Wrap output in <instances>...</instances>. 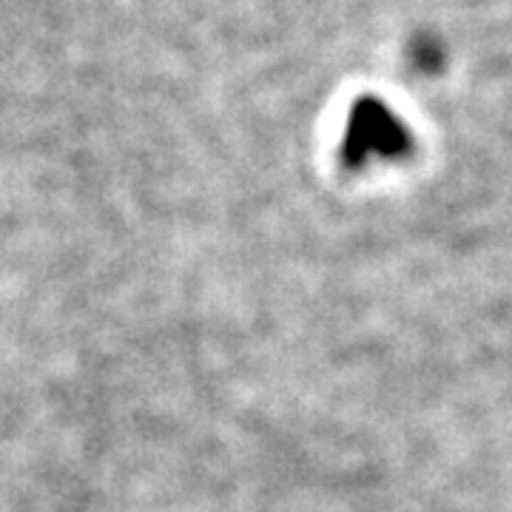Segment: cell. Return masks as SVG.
Here are the masks:
<instances>
[{
	"mask_svg": "<svg viewBox=\"0 0 512 512\" xmlns=\"http://www.w3.org/2000/svg\"><path fill=\"white\" fill-rule=\"evenodd\" d=\"M402 143V131L390 111L379 109L376 103L359 106L353 120H350L348 134V157H362L370 151H393Z\"/></svg>",
	"mask_w": 512,
	"mask_h": 512,
	"instance_id": "obj_1",
	"label": "cell"
}]
</instances>
